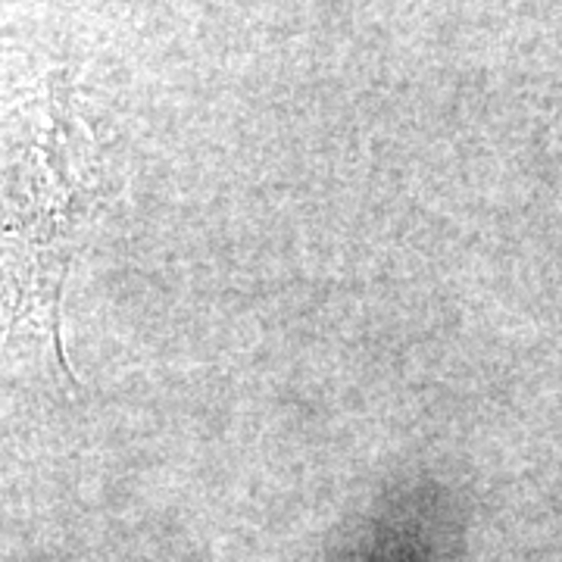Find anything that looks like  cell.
<instances>
[{
  "mask_svg": "<svg viewBox=\"0 0 562 562\" xmlns=\"http://www.w3.org/2000/svg\"><path fill=\"white\" fill-rule=\"evenodd\" d=\"M101 184L81 179L76 157H44L0 216V284L10 306L47 325L57 338V306L66 266L79 250Z\"/></svg>",
  "mask_w": 562,
  "mask_h": 562,
  "instance_id": "cell-1",
  "label": "cell"
}]
</instances>
